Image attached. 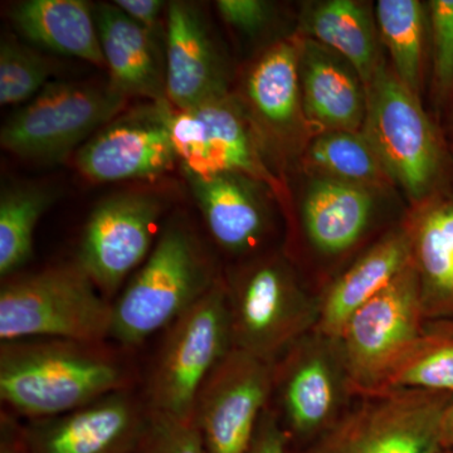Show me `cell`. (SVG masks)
Wrapping results in <instances>:
<instances>
[{
  "mask_svg": "<svg viewBox=\"0 0 453 453\" xmlns=\"http://www.w3.org/2000/svg\"><path fill=\"white\" fill-rule=\"evenodd\" d=\"M0 342V398L28 421L135 389L138 381L131 350L109 342L38 338Z\"/></svg>",
  "mask_w": 453,
  "mask_h": 453,
  "instance_id": "cell-1",
  "label": "cell"
},
{
  "mask_svg": "<svg viewBox=\"0 0 453 453\" xmlns=\"http://www.w3.org/2000/svg\"><path fill=\"white\" fill-rule=\"evenodd\" d=\"M219 280L198 235L184 223H169L113 300L111 339L127 350L140 347L174 323Z\"/></svg>",
  "mask_w": 453,
  "mask_h": 453,
  "instance_id": "cell-2",
  "label": "cell"
},
{
  "mask_svg": "<svg viewBox=\"0 0 453 453\" xmlns=\"http://www.w3.org/2000/svg\"><path fill=\"white\" fill-rule=\"evenodd\" d=\"M366 94L362 133L412 207L453 183L451 144L429 118L421 97L401 82L386 59Z\"/></svg>",
  "mask_w": 453,
  "mask_h": 453,
  "instance_id": "cell-3",
  "label": "cell"
},
{
  "mask_svg": "<svg viewBox=\"0 0 453 453\" xmlns=\"http://www.w3.org/2000/svg\"><path fill=\"white\" fill-rule=\"evenodd\" d=\"M112 320V301L77 262L8 277L0 288V342H109Z\"/></svg>",
  "mask_w": 453,
  "mask_h": 453,
  "instance_id": "cell-4",
  "label": "cell"
},
{
  "mask_svg": "<svg viewBox=\"0 0 453 453\" xmlns=\"http://www.w3.org/2000/svg\"><path fill=\"white\" fill-rule=\"evenodd\" d=\"M225 283L234 349L273 365L315 330L319 297L303 288L285 258L252 259Z\"/></svg>",
  "mask_w": 453,
  "mask_h": 453,
  "instance_id": "cell-5",
  "label": "cell"
},
{
  "mask_svg": "<svg viewBox=\"0 0 453 453\" xmlns=\"http://www.w3.org/2000/svg\"><path fill=\"white\" fill-rule=\"evenodd\" d=\"M225 279L164 330L145 389L150 413L195 422L196 398L232 350Z\"/></svg>",
  "mask_w": 453,
  "mask_h": 453,
  "instance_id": "cell-6",
  "label": "cell"
},
{
  "mask_svg": "<svg viewBox=\"0 0 453 453\" xmlns=\"http://www.w3.org/2000/svg\"><path fill=\"white\" fill-rule=\"evenodd\" d=\"M413 264L351 316L338 347L357 396L377 395L427 330Z\"/></svg>",
  "mask_w": 453,
  "mask_h": 453,
  "instance_id": "cell-7",
  "label": "cell"
},
{
  "mask_svg": "<svg viewBox=\"0 0 453 453\" xmlns=\"http://www.w3.org/2000/svg\"><path fill=\"white\" fill-rule=\"evenodd\" d=\"M127 100L111 85L49 83L8 119L0 144L28 162H61L118 118Z\"/></svg>",
  "mask_w": 453,
  "mask_h": 453,
  "instance_id": "cell-8",
  "label": "cell"
},
{
  "mask_svg": "<svg viewBox=\"0 0 453 453\" xmlns=\"http://www.w3.org/2000/svg\"><path fill=\"white\" fill-rule=\"evenodd\" d=\"M170 105V104H169ZM169 127L184 175L237 173L285 196L250 112L226 94L187 110L169 106Z\"/></svg>",
  "mask_w": 453,
  "mask_h": 453,
  "instance_id": "cell-9",
  "label": "cell"
},
{
  "mask_svg": "<svg viewBox=\"0 0 453 453\" xmlns=\"http://www.w3.org/2000/svg\"><path fill=\"white\" fill-rule=\"evenodd\" d=\"M452 398L418 389L359 396L316 453H442V417Z\"/></svg>",
  "mask_w": 453,
  "mask_h": 453,
  "instance_id": "cell-10",
  "label": "cell"
},
{
  "mask_svg": "<svg viewBox=\"0 0 453 453\" xmlns=\"http://www.w3.org/2000/svg\"><path fill=\"white\" fill-rule=\"evenodd\" d=\"M273 395L288 436L326 434L357 396L338 342L315 330L297 340L273 365Z\"/></svg>",
  "mask_w": 453,
  "mask_h": 453,
  "instance_id": "cell-11",
  "label": "cell"
},
{
  "mask_svg": "<svg viewBox=\"0 0 453 453\" xmlns=\"http://www.w3.org/2000/svg\"><path fill=\"white\" fill-rule=\"evenodd\" d=\"M164 203L149 193H120L98 203L83 228L77 264L112 301L142 267L160 232Z\"/></svg>",
  "mask_w": 453,
  "mask_h": 453,
  "instance_id": "cell-12",
  "label": "cell"
},
{
  "mask_svg": "<svg viewBox=\"0 0 453 453\" xmlns=\"http://www.w3.org/2000/svg\"><path fill=\"white\" fill-rule=\"evenodd\" d=\"M273 395V365L232 349L203 384L195 423L207 453H249Z\"/></svg>",
  "mask_w": 453,
  "mask_h": 453,
  "instance_id": "cell-13",
  "label": "cell"
},
{
  "mask_svg": "<svg viewBox=\"0 0 453 453\" xmlns=\"http://www.w3.org/2000/svg\"><path fill=\"white\" fill-rule=\"evenodd\" d=\"M169 103L131 110L110 121L77 150L76 166L94 183L154 180L178 163Z\"/></svg>",
  "mask_w": 453,
  "mask_h": 453,
  "instance_id": "cell-14",
  "label": "cell"
},
{
  "mask_svg": "<svg viewBox=\"0 0 453 453\" xmlns=\"http://www.w3.org/2000/svg\"><path fill=\"white\" fill-rule=\"evenodd\" d=\"M144 398L127 389L23 425L29 453H140L150 427Z\"/></svg>",
  "mask_w": 453,
  "mask_h": 453,
  "instance_id": "cell-15",
  "label": "cell"
},
{
  "mask_svg": "<svg viewBox=\"0 0 453 453\" xmlns=\"http://www.w3.org/2000/svg\"><path fill=\"white\" fill-rule=\"evenodd\" d=\"M166 101L177 110L228 94L226 70L196 5L172 2L165 19Z\"/></svg>",
  "mask_w": 453,
  "mask_h": 453,
  "instance_id": "cell-16",
  "label": "cell"
},
{
  "mask_svg": "<svg viewBox=\"0 0 453 453\" xmlns=\"http://www.w3.org/2000/svg\"><path fill=\"white\" fill-rule=\"evenodd\" d=\"M301 100L312 134L362 131L368 94L356 68L344 57L311 38H296Z\"/></svg>",
  "mask_w": 453,
  "mask_h": 453,
  "instance_id": "cell-17",
  "label": "cell"
},
{
  "mask_svg": "<svg viewBox=\"0 0 453 453\" xmlns=\"http://www.w3.org/2000/svg\"><path fill=\"white\" fill-rule=\"evenodd\" d=\"M428 323H453V183L413 205L403 222Z\"/></svg>",
  "mask_w": 453,
  "mask_h": 453,
  "instance_id": "cell-18",
  "label": "cell"
},
{
  "mask_svg": "<svg viewBox=\"0 0 453 453\" xmlns=\"http://www.w3.org/2000/svg\"><path fill=\"white\" fill-rule=\"evenodd\" d=\"M205 226L220 249L231 255L252 253L268 234V211L255 179L237 173L184 175Z\"/></svg>",
  "mask_w": 453,
  "mask_h": 453,
  "instance_id": "cell-19",
  "label": "cell"
},
{
  "mask_svg": "<svg viewBox=\"0 0 453 453\" xmlns=\"http://www.w3.org/2000/svg\"><path fill=\"white\" fill-rule=\"evenodd\" d=\"M411 264L410 237L402 223L387 232L327 286L319 297L315 332L338 340L351 316L395 281Z\"/></svg>",
  "mask_w": 453,
  "mask_h": 453,
  "instance_id": "cell-20",
  "label": "cell"
},
{
  "mask_svg": "<svg viewBox=\"0 0 453 453\" xmlns=\"http://www.w3.org/2000/svg\"><path fill=\"white\" fill-rule=\"evenodd\" d=\"M244 89L252 120L273 138L295 142L312 134L301 100L296 40L280 41L265 50L250 70Z\"/></svg>",
  "mask_w": 453,
  "mask_h": 453,
  "instance_id": "cell-21",
  "label": "cell"
},
{
  "mask_svg": "<svg viewBox=\"0 0 453 453\" xmlns=\"http://www.w3.org/2000/svg\"><path fill=\"white\" fill-rule=\"evenodd\" d=\"M101 50L111 81L125 97L166 101L165 65L157 35L130 19L115 4L98 5L95 12Z\"/></svg>",
  "mask_w": 453,
  "mask_h": 453,
  "instance_id": "cell-22",
  "label": "cell"
},
{
  "mask_svg": "<svg viewBox=\"0 0 453 453\" xmlns=\"http://www.w3.org/2000/svg\"><path fill=\"white\" fill-rule=\"evenodd\" d=\"M303 201V225L320 255H344L371 229L380 193L350 184L309 177Z\"/></svg>",
  "mask_w": 453,
  "mask_h": 453,
  "instance_id": "cell-23",
  "label": "cell"
},
{
  "mask_svg": "<svg viewBox=\"0 0 453 453\" xmlns=\"http://www.w3.org/2000/svg\"><path fill=\"white\" fill-rule=\"evenodd\" d=\"M18 32L43 49L106 67L96 17L83 0H26L11 11Z\"/></svg>",
  "mask_w": 453,
  "mask_h": 453,
  "instance_id": "cell-24",
  "label": "cell"
},
{
  "mask_svg": "<svg viewBox=\"0 0 453 453\" xmlns=\"http://www.w3.org/2000/svg\"><path fill=\"white\" fill-rule=\"evenodd\" d=\"M303 29L305 37L344 57L368 88L383 57L377 25L366 5L353 0L314 3L303 14Z\"/></svg>",
  "mask_w": 453,
  "mask_h": 453,
  "instance_id": "cell-25",
  "label": "cell"
},
{
  "mask_svg": "<svg viewBox=\"0 0 453 453\" xmlns=\"http://www.w3.org/2000/svg\"><path fill=\"white\" fill-rule=\"evenodd\" d=\"M309 177L329 179L387 195L392 179L362 131H326L312 136L303 154Z\"/></svg>",
  "mask_w": 453,
  "mask_h": 453,
  "instance_id": "cell-26",
  "label": "cell"
},
{
  "mask_svg": "<svg viewBox=\"0 0 453 453\" xmlns=\"http://www.w3.org/2000/svg\"><path fill=\"white\" fill-rule=\"evenodd\" d=\"M375 23L390 67L403 85L421 97L429 53L427 5L418 0H380Z\"/></svg>",
  "mask_w": 453,
  "mask_h": 453,
  "instance_id": "cell-27",
  "label": "cell"
},
{
  "mask_svg": "<svg viewBox=\"0 0 453 453\" xmlns=\"http://www.w3.org/2000/svg\"><path fill=\"white\" fill-rule=\"evenodd\" d=\"M46 187L3 188L0 196V275L13 276L31 261L35 232L53 202Z\"/></svg>",
  "mask_w": 453,
  "mask_h": 453,
  "instance_id": "cell-28",
  "label": "cell"
},
{
  "mask_svg": "<svg viewBox=\"0 0 453 453\" xmlns=\"http://www.w3.org/2000/svg\"><path fill=\"white\" fill-rule=\"evenodd\" d=\"M453 393V323H428L425 335L387 380L386 390Z\"/></svg>",
  "mask_w": 453,
  "mask_h": 453,
  "instance_id": "cell-29",
  "label": "cell"
},
{
  "mask_svg": "<svg viewBox=\"0 0 453 453\" xmlns=\"http://www.w3.org/2000/svg\"><path fill=\"white\" fill-rule=\"evenodd\" d=\"M55 65L49 58L14 40L0 44V104L19 105L49 85Z\"/></svg>",
  "mask_w": 453,
  "mask_h": 453,
  "instance_id": "cell-30",
  "label": "cell"
},
{
  "mask_svg": "<svg viewBox=\"0 0 453 453\" xmlns=\"http://www.w3.org/2000/svg\"><path fill=\"white\" fill-rule=\"evenodd\" d=\"M427 9L432 89L437 109L445 110L453 101V0H431Z\"/></svg>",
  "mask_w": 453,
  "mask_h": 453,
  "instance_id": "cell-31",
  "label": "cell"
},
{
  "mask_svg": "<svg viewBox=\"0 0 453 453\" xmlns=\"http://www.w3.org/2000/svg\"><path fill=\"white\" fill-rule=\"evenodd\" d=\"M150 414V427L140 453H207L195 422Z\"/></svg>",
  "mask_w": 453,
  "mask_h": 453,
  "instance_id": "cell-32",
  "label": "cell"
},
{
  "mask_svg": "<svg viewBox=\"0 0 453 453\" xmlns=\"http://www.w3.org/2000/svg\"><path fill=\"white\" fill-rule=\"evenodd\" d=\"M216 7L226 25L249 35L264 31L273 17V5L262 0H219Z\"/></svg>",
  "mask_w": 453,
  "mask_h": 453,
  "instance_id": "cell-33",
  "label": "cell"
},
{
  "mask_svg": "<svg viewBox=\"0 0 453 453\" xmlns=\"http://www.w3.org/2000/svg\"><path fill=\"white\" fill-rule=\"evenodd\" d=\"M288 437L275 411L267 407L259 418L249 453H286Z\"/></svg>",
  "mask_w": 453,
  "mask_h": 453,
  "instance_id": "cell-34",
  "label": "cell"
},
{
  "mask_svg": "<svg viewBox=\"0 0 453 453\" xmlns=\"http://www.w3.org/2000/svg\"><path fill=\"white\" fill-rule=\"evenodd\" d=\"M113 4L151 35L159 33L160 16L165 3L160 0H118Z\"/></svg>",
  "mask_w": 453,
  "mask_h": 453,
  "instance_id": "cell-35",
  "label": "cell"
},
{
  "mask_svg": "<svg viewBox=\"0 0 453 453\" xmlns=\"http://www.w3.org/2000/svg\"><path fill=\"white\" fill-rule=\"evenodd\" d=\"M0 453H29L23 425L5 411L0 416Z\"/></svg>",
  "mask_w": 453,
  "mask_h": 453,
  "instance_id": "cell-36",
  "label": "cell"
},
{
  "mask_svg": "<svg viewBox=\"0 0 453 453\" xmlns=\"http://www.w3.org/2000/svg\"><path fill=\"white\" fill-rule=\"evenodd\" d=\"M442 447L443 451L453 452V398L442 417Z\"/></svg>",
  "mask_w": 453,
  "mask_h": 453,
  "instance_id": "cell-37",
  "label": "cell"
},
{
  "mask_svg": "<svg viewBox=\"0 0 453 453\" xmlns=\"http://www.w3.org/2000/svg\"><path fill=\"white\" fill-rule=\"evenodd\" d=\"M449 109H451V115H449V130H451V134L453 136V101L452 105L451 107H449Z\"/></svg>",
  "mask_w": 453,
  "mask_h": 453,
  "instance_id": "cell-38",
  "label": "cell"
},
{
  "mask_svg": "<svg viewBox=\"0 0 453 453\" xmlns=\"http://www.w3.org/2000/svg\"><path fill=\"white\" fill-rule=\"evenodd\" d=\"M451 153H452V157H453V144H451Z\"/></svg>",
  "mask_w": 453,
  "mask_h": 453,
  "instance_id": "cell-39",
  "label": "cell"
},
{
  "mask_svg": "<svg viewBox=\"0 0 453 453\" xmlns=\"http://www.w3.org/2000/svg\"><path fill=\"white\" fill-rule=\"evenodd\" d=\"M442 453H453L452 451H443Z\"/></svg>",
  "mask_w": 453,
  "mask_h": 453,
  "instance_id": "cell-40",
  "label": "cell"
}]
</instances>
